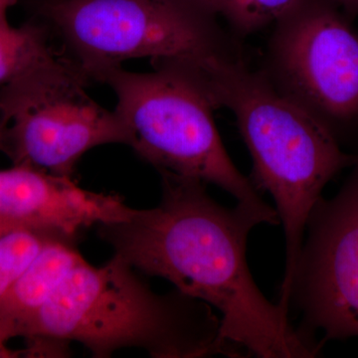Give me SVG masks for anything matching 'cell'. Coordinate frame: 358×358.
Wrapping results in <instances>:
<instances>
[{
  "label": "cell",
  "mask_w": 358,
  "mask_h": 358,
  "mask_svg": "<svg viewBox=\"0 0 358 358\" xmlns=\"http://www.w3.org/2000/svg\"><path fill=\"white\" fill-rule=\"evenodd\" d=\"M159 173L162 196L155 208L98 225L115 255L216 308L221 339L244 357H317L324 343L296 329L250 272V232L260 224H280L275 209L242 202L228 208L212 199L203 181Z\"/></svg>",
  "instance_id": "cell-1"
},
{
  "label": "cell",
  "mask_w": 358,
  "mask_h": 358,
  "mask_svg": "<svg viewBox=\"0 0 358 358\" xmlns=\"http://www.w3.org/2000/svg\"><path fill=\"white\" fill-rule=\"evenodd\" d=\"M213 308L181 293H155L120 257L73 268L16 338L28 343L76 341L95 357L138 348L157 358L243 357L220 336Z\"/></svg>",
  "instance_id": "cell-2"
},
{
  "label": "cell",
  "mask_w": 358,
  "mask_h": 358,
  "mask_svg": "<svg viewBox=\"0 0 358 358\" xmlns=\"http://www.w3.org/2000/svg\"><path fill=\"white\" fill-rule=\"evenodd\" d=\"M204 89L214 109L227 108L236 117L252 160V183L272 195L282 224L286 265L279 303L289 308V288L313 209L327 183L355 166L333 131L274 88L262 71L250 69L244 58L226 61L212 71Z\"/></svg>",
  "instance_id": "cell-3"
},
{
  "label": "cell",
  "mask_w": 358,
  "mask_h": 358,
  "mask_svg": "<svg viewBox=\"0 0 358 358\" xmlns=\"http://www.w3.org/2000/svg\"><path fill=\"white\" fill-rule=\"evenodd\" d=\"M43 11L91 81L133 59L199 79L242 57L202 0H46Z\"/></svg>",
  "instance_id": "cell-4"
},
{
  "label": "cell",
  "mask_w": 358,
  "mask_h": 358,
  "mask_svg": "<svg viewBox=\"0 0 358 358\" xmlns=\"http://www.w3.org/2000/svg\"><path fill=\"white\" fill-rule=\"evenodd\" d=\"M95 80L115 92L128 145L159 173L218 186L237 202L267 204L231 159L214 122L215 109L192 78L166 68L134 73L115 67Z\"/></svg>",
  "instance_id": "cell-5"
},
{
  "label": "cell",
  "mask_w": 358,
  "mask_h": 358,
  "mask_svg": "<svg viewBox=\"0 0 358 358\" xmlns=\"http://www.w3.org/2000/svg\"><path fill=\"white\" fill-rule=\"evenodd\" d=\"M90 81L74 60L54 53L0 89L6 154L14 164L72 178L78 160L92 148L128 145L117 113L87 93Z\"/></svg>",
  "instance_id": "cell-6"
},
{
  "label": "cell",
  "mask_w": 358,
  "mask_h": 358,
  "mask_svg": "<svg viewBox=\"0 0 358 358\" xmlns=\"http://www.w3.org/2000/svg\"><path fill=\"white\" fill-rule=\"evenodd\" d=\"M263 74L341 143L358 134V32L334 0H299L275 23Z\"/></svg>",
  "instance_id": "cell-7"
},
{
  "label": "cell",
  "mask_w": 358,
  "mask_h": 358,
  "mask_svg": "<svg viewBox=\"0 0 358 358\" xmlns=\"http://www.w3.org/2000/svg\"><path fill=\"white\" fill-rule=\"evenodd\" d=\"M306 231L289 288L299 329L320 331L324 343L358 338V159L338 194L315 205Z\"/></svg>",
  "instance_id": "cell-8"
},
{
  "label": "cell",
  "mask_w": 358,
  "mask_h": 358,
  "mask_svg": "<svg viewBox=\"0 0 358 358\" xmlns=\"http://www.w3.org/2000/svg\"><path fill=\"white\" fill-rule=\"evenodd\" d=\"M134 210L120 195L89 192L72 178L27 164L0 171V235L34 229L74 240L85 228L126 220Z\"/></svg>",
  "instance_id": "cell-9"
},
{
  "label": "cell",
  "mask_w": 358,
  "mask_h": 358,
  "mask_svg": "<svg viewBox=\"0 0 358 358\" xmlns=\"http://www.w3.org/2000/svg\"><path fill=\"white\" fill-rule=\"evenodd\" d=\"M73 241L58 239L47 245L0 303V357H14L15 352L7 350V341L17 336L21 327L50 300L71 271L85 261Z\"/></svg>",
  "instance_id": "cell-10"
},
{
  "label": "cell",
  "mask_w": 358,
  "mask_h": 358,
  "mask_svg": "<svg viewBox=\"0 0 358 358\" xmlns=\"http://www.w3.org/2000/svg\"><path fill=\"white\" fill-rule=\"evenodd\" d=\"M54 53L39 26L0 23V89Z\"/></svg>",
  "instance_id": "cell-11"
},
{
  "label": "cell",
  "mask_w": 358,
  "mask_h": 358,
  "mask_svg": "<svg viewBox=\"0 0 358 358\" xmlns=\"http://www.w3.org/2000/svg\"><path fill=\"white\" fill-rule=\"evenodd\" d=\"M58 239L68 238L34 229H15L0 235V303L42 250Z\"/></svg>",
  "instance_id": "cell-12"
},
{
  "label": "cell",
  "mask_w": 358,
  "mask_h": 358,
  "mask_svg": "<svg viewBox=\"0 0 358 358\" xmlns=\"http://www.w3.org/2000/svg\"><path fill=\"white\" fill-rule=\"evenodd\" d=\"M237 36H247L275 24L299 0H202Z\"/></svg>",
  "instance_id": "cell-13"
},
{
  "label": "cell",
  "mask_w": 358,
  "mask_h": 358,
  "mask_svg": "<svg viewBox=\"0 0 358 358\" xmlns=\"http://www.w3.org/2000/svg\"><path fill=\"white\" fill-rule=\"evenodd\" d=\"M350 18L358 16V0H334Z\"/></svg>",
  "instance_id": "cell-14"
},
{
  "label": "cell",
  "mask_w": 358,
  "mask_h": 358,
  "mask_svg": "<svg viewBox=\"0 0 358 358\" xmlns=\"http://www.w3.org/2000/svg\"><path fill=\"white\" fill-rule=\"evenodd\" d=\"M16 0H0V23L9 24L8 10Z\"/></svg>",
  "instance_id": "cell-15"
}]
</instances>
